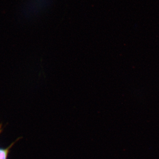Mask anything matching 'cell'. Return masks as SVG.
<instances>
[{"label":"cell","instance_id":"6da1fadb","mask_svg":"<svg viewBox=\"0 0 159 159\" xmlns=\"http://www.w3.org/2000/svg\"><path fill=\"white\" fill-rule=\"evenodd\" d=\"M12 145H11L8 148H0V159H7L9 149Z\"/></svg>","mask_w":159,"mask_h":159},{"label":"cell","instance_id":"7a4b0ae2","mask_svg":"<svg viewBox=\"0 0 159 159\" xmlns=\"http://www.w3.org/2000/svg\"><path fill=\"white\" fill-rule=\"evenodd\" d=\"M1 131H2V125L0 124V134H1Z\"/></svg>","mask_w":159,"mask_h":159}]
</instances>
